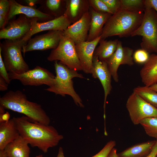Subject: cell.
Masks as SVG:
<instances>
[{
    "label": "cell",
    "mask_w": 157,
    "mask_h": 157,
    "mask_svg": "<svg viewBox=\"0 0 157 157\" xmlns=\"http://www.w3.org/2000/svg\"><path fill=\"white\" fill-rule=\"evenodd\" d=\"M91 74L94 78H98L103 86L104 91V118L105 124V109L108 96L112 90L111 78L112 76L109 69L107 62L100 61L97 57L93 56L92 67Z\"/></svg>",
    "instance_id": "obj_14"
},
{
    "label": "cell",
    "mask_w": 157,
    "mask_h": 157,
    "mask_svg": "<svg viewBox=\"0 0 157 157\" xmlns=\"http://www.w3.org/2000/svg\"><path fill=\"white\" fill-rule=\"evenodd\" d=\"M156 140L149 141L133 145L117 153L118 157H146L151 151Z\"/></svg>",
    "instance_id": "obj_23"
},
{
    "label": "cell",
    "mask_w": 157,
    "mask_h": 157,
    "mask_svg": "<svg viewBox=\"0 0 157 157\" xmlns=\"http://www.w3.org/2000/svg\"><path fill=\"white\" fill-rule=\"evenodd\" d=\"M37 18H31V27L28 33L22 39L26 44L33 35L45 31H64L72 24L65 15L48 21L40 22Z\"/></svg>",
    "instance_id": "obj_12"
},
{
    "label": "cell",
    "mask_w": 157,
    "mask_h": 157,
    "mask_svg": "<svg viewBox=\"0 0 157 157\" xmlns=\"http://www.w3.org/2000/svg\"><path fill=\"white\" fill-rule=\"evenodd\" d=\"M121 10L133 12H144V0H120Z\"/></svg>",
    "instance_id": "obj_27"
},
{
    "label": "cell",
    "mask_w": 157,
    "mask_h": 157,
    "mask_svg": "<svg viewBox=\"0 0 157 157\" xmlns=\"http://www.w3.org/2000/svg\"><path fill=\"white\" fill-rule=\"evenodd\" d=\"M107 157H118L116 149L113 148L110 151Z\"/></svg>",
    "instance_id": "obj_40"
},
{
    "label": "cell",
    "mask_w": 157,
    "mask_h": 157,
    "mask_svg": "<svg viewBox=\"0 0 157 157\" xmlns=\"http://www.w3.org/2000/svg\"><path fill=\"white\" fill-rule=\"evenodd\" d=\"M144 15V12H133L123 10L112 15L104 25L100 40L114 36L119 38L131 36L141 24Z\"/></svg>",
    "instance_id": "obj_3"
},
{
    "label": "cell",
    "mask_w": 157,
    "mask_h": 157,
    "mask_svg": "<svg viewBox=\"0 0 157 157\" xmlns=\"http://www.w3.org/2000/svg\"><path fill=\"white\" fill-rule=\"evenodd\" d=\"M149 87L157 92V83L150 86Z\"/></svg>",
    "instance_id": "obj_42"
},
{
    "label": "cell",
    "mask_w": 157,
    "mask_h": 157,
    "mask_svg": "<svg viewBox=\"0 0 157 157\" xmlns=\"http://www.w3.org/2000/svg\"><path fill=\"white\" fill-rule=\"evenodd\" d=\"M9 0H0V28H4L8 23V18L10 10Z\"/></svg>",
    "instance_id": "obj_29"
},
{
    "label": "cell",
    "mask_w": 157,
    "mask_h": 157,
    "mask_svg": "<svg viewBox=\"0 0 157 157\" xmlns=\"http://www.w3.org/2000/svg\"><path fill=\"white\" fill-rule=\"evenodd\" d=\"M91 18L89 10L79 20L71 24L63 31L64 34L75 44L86 41L90 28Z\"/></svg>",
    "instance_id": "obj_15"
},
{
    "label": "cell",
    "mask_w": 157,
    "mask_h": 157,
    "mask_svg": "<svg viewBox=\"0 0 157 157\" xmlns=\"http://www.w3.org/2000/svg\"><path fill=\"white\" fill-rule=\"evenodd\" d=\"M24 2L27 4V6L33 7V6L38 3H42V1L37 0H24Z\"/></svg>",
    "instance_id": "obj_38"
},
{
    "label": "cell",
    "mask_w": 157,
    "mask_h": 157,
    "mask_svg": "<svg viewBox=\"0 0 157 157\" xmlns=\"http://www.w3.org/2000/svg\"><path fill=\"white\" fill-rule=\"evenodd\" d=\"M91 15L90 28L86 41H91L99 36L103 28L112 15L108 13L98 12L90 7Z\"/></svg>",
    "instance_id": "obj_20"
},
{
    "label": "cell",
    "mask_w": 157,
    "mask_h": 157,
    "mask_svg": "<svg viewBox=\"0 0 157 157\" xmlns=\"http://www.w3.org/2000/svg\"><path fill=\"white\" fill-rule=\"evenodd\" d=\"M119 40H100L99 45L96 48L93 56L98 57L102 61L107 62L117 49Z\"/></svg>",
    "instance_id": "obj_24"
},
{
    "label": "cell",
    "mask_w": 157,
    "mask_h": 157,
    "mask_svg": "<svg viewBox=\"0 0 157 157\" xmlns=\"http://www.w3.org/2000/svg\"><path fill=\"white\" fill-rule=\"evenodd\" d=\"M90 9L89 0H67L64 14L72 24L89 12Z\"/></svg>",
    "instance_id": "obj_18"
},
{
    "label": "cell",
    "mask_w": 157,
    "mask_h": 157,
    "mask_svg": "<svg viewBox=\"0 0 157 157\" xmlns=\"http://www.w3.org/2000/svg\"><path fill=\"white\" fill-rule=\"evenodd\" d=\"M101 36L91 41H84L76 44L77 54L85 73L91 74L93 54Z\"/></svg>",
    "instance_id": "obj_16"
},
{
    "label": "cell",
    "mask_w": 157,
    "mask_h": 157,
    "mask_svg": "<svg viewBox=\"0 0 157 157\" xmlns=\"http://www.w3.org/2000/svg\"><path fill=\"white\" fill-rule=\"evenodd\" d=\"M13 117L20 135L31 146L44 153L63 138L52 126L33 122L25 116Z\"/></svg>",
    "instance_id": "obj_1"
},
{
    "label": "cell",
    "mask_w": 157,
    "mask_h": 157,
    "mask_svg": "<svg viewBox=\"0 0 157 157\" xmlns=\"http://www.w3.org/2000/svg\"><path fill=\"white\" fill-rule=\"evenodd\" d=\"M140 75L145 86L150 87L157 83V54L149 55L140 70Z\"/></svg>",
    "instance_id": "obj_21"
},
{
    "label": "cell",
    "mask_w": 157,
    "mask_h": 157,
    "mask_svg": "<svg viewBox=\"0 0 157 157\" xmlns=\"http://www.w3.org/2000/svg\"><path fill=\"white\" fill-rule=\"evenodd\" d=\"M133 54L132 49L123 47L122 42L119 40L117 50L107 61L112 77L115 82L119 81L117 72L120 65L132 66L134 64Z\"/></svg>",
    "instance_id": "obj_13"
},
{
    "label": "cell",
    "mask_w": 157,
    "mask_h": 157,
    "mask_svg": "<svg viewBox=\"0 0 157 157\" xmlns=\"http://www.w3.org/2000/svg\"><path fill=\"white\" fill-rule=\"evenodd\" d=\"M140 124L148 135L157 139V117L145 118L140 122Z\"/></svg>",
    "instance_id": "obj_28"
},
{
    "label": "cell",
    "mask_w": 157,
    "mask_h": 157,
    "mask_svg": "<svg viewBox=\"0 0 157 157\" xmlns=\"http://www.w3.org/2000/svg\"><path fill=\"white\" fill-rule=\"evenodd\" d=\"M156 157H157V156H156Z\"/></svg>",
    "instance_id": "obj_44"
},
{
    "label": "cell",
    "mask_w": 157,
    "mask_h": 157,
    "mask_svg": "<svg viewBox=\"0 0 157 157\" xmlns=\"http://www.w3.org/2000/svg\"><path fill=\"white\" fill-rule=\"evenodd\" d=\"M0 106L23 114L33 122L49 125L50 119L40 104L29 101L19 90H10L0 98Z\"/></svg>",
    "instance_id": "obj_2"
},
{
    "label": "cell",
    "mask_w": 157,
    "mask_h": 157,
    "mask_svg": "<svg viewBox=\"0 0 157 157\" xmlns=\"http://www.w3.org/2000/svg\"><path fill=\"white\" fill-rule=\"evenodd\" d=\"M145 8H152L157 12V0H144Z\"/></svg>",
    "instance_id": "obj_35"
},
{
    "label": "cell",
    "mask_w": 157,
    "mask_h": 157,
    "mask_svg": "<svg viewBox=\"0 0 157 157\" xmlns=\"http://www.w3.org/2000/svg\"><path fill=\"white\" fill-rule=\"evenodd\" d=\"M149 53L142 49L136 51L133 54V59L135 62L139 64H144L148 60Z\"/></svg>",
    "instance_id": "obj_31"
},
{
    "label": "cell",
    "mask_w": 157,
    "mask_h": 157,
    "mask_svg": "<svg viewBox=\"0 0 157 157\" xmlns=\"http://www.w3.org/2000/svg\"><path fill=\"white\" fill-rule=\"evenodd\" d=\"M28 143L20 135L0 151V157H29Z\"/></svg>",
    "instance_id": "obj_19"
},
{
    "label": "cell",
    "mask_w": 157,
    "mask_h": 157,
    "mask_svg": "<svg viewBox=\"0 0 157 157\" xmlns=\"http://www.w3.org/2000/svg\"><path fill=\"white\" fill-rule=\"evenodd\" d=\"M25 44L22 39L5 40L0 43L3 60L8 73L20 74L30 69L22 53V47Z\"/></svg>",
    "instance_id": "obj_6"
},
{
    "label": "cell",
    "mask_w": 157,
    "mask_h": 157,
    "mask_svg": "<svg viewBox=\"0 0 157 157\" xmlns=\"http://www.w3.org/2000/svg\"><path fill=\"white\" fill-rule=\"evenodd\" d=\"M10 115L8 112L0 114V123L8 121L10 119Z\"/></svg>",
    "instance_id": "obj_37"
},
{
    "label": "cell",
    "mask_w": 157,
    "mask_h": 157,
    "mask_svg": "<svg viewBox=\"0 0 157 157\" xmlns=\"http://www.w3.org/2000/svg\"><path fill=\"white\" fill-rule=\"evenodd\" d=\"M0 76L3 78L8 84L10 82L9 76L8 73L6 68L3 62L1 53V49L0 48Z\"/></svg>",
    "instance_id": "obj_34"
},
{
    "label": "cell",
    "mask_w": 157,
    "mask_h": 157,
    "mask_svg": "<svg viewBox=\"0 0 157 157\" xmlns=\"http://www.w3.org/2000/svg\"><path fill=\"white\" fill-rule=\"evenodd\" d=\"M116 144V142L115 141L110 140L106 144L99 152L91 157H107Z\"/></svg>",
    "instance_id": "obj_32"
},
{
    "label": "cell",
    "mask_w": 157,
    "mask_h": 157,
    "mask_svg": "<svg viewBox=\"0 0 157 157\" xmlns=\"http://www.w3.org/2000/svg\"><path fill=\"white\" fill-rule=\"evenodd\" d=\"M146 102L157 108V92L149 87L138 86L134 88L133 92Z\"/></svg>",
    "instance_id": "obj_26"
},
{
    "label": "cell",
    "mask_w": 157,
    "mask_h": 157,
    "mask_svg": "<svg viewBox=\"0 0 157 157\" xmlns=\"http://www.w3.org/2000/svg\"><path fill=\"white\" fill-rule=\"evenodd\" d=\"M10 10L8 18V22L17 15H23L29 18H37L47 22L55 18L53 17L34 7L22 5L14 0H9Z\"/></svg>",
    "instance_id": "obj_17"
},
{
    "label": "cell",
    "mask_w": 157,
    "mask_h": 157,
    "mask_svg": "<svg viewBox=\"0 0 157 157\" xmlns=\"http://www.w3.org/2000/svg\"><path fill=\"white\" fill-rule=\"evenodd\" d=\"M8 84L5 80L1 76H0V90L4 91L7 90Z\"/></svg>",
    "instance_id": "obj_36"
},
{
    "label": "cell",
    "mask_w": 157,
    "mask_h": 157,
    "mask_svg": "<svg viewBox=\"0 0 157 157\" xmlns=\"http://www.w3.org/2000/svg\"><path fill=\"white\" fill-rule=\"evenodd\" d=\"M142 37V49L149 53H157V12L153 8H146L142 23L131 37Z\"/></svg>",
    "instance_id": "obj_5"
},
{
    "label": "cell",
    "mask_w": 157,
    "mask_h": 157,
    "mask_svg": "<svg viewBox=\"0 0 157 157\" xmlns=\"http://www.w3.org/2000/svg\"><path fill=\"white\" fill-rule=\"evenodd\" d=\"M8 73L11 81L18 80L24 85L37 86L45 85L49 87L53 85L55 77L49 70L38 66L20 74Z\"/></svg>",
    "instance_id": "obj_9"
},
{
    "label": "cell",
    "mask_w": 157,
    "mask_h": 157,
    "mask_svg": "<svg viewBox=\"0 0 157 157\" xmlns=\"http://www.w3.org/2000/svg\"><path fill=\"white\" fill-rule=\"evenodd\" d=\"M126 107L131 121L135 125L139 124L145 118L157 117V108L133 92L128 97Z\"/></svg>",
    "instance_id": "obj_8"
},
{
    "label": "cell",
    "mask_w": 157,
    "mask_h": 157,
    "mask_svg": "<svg viewBox=\"0 0 157 157\" xmlns=\"http://www.w3.org/2000/svg\"><path fill=\"white\" fill-rule=\"evenodd\" d=\"M58 61H54L56 75L53 83L45 90L63 97L66 95H69L72 97L76 105L83 108L82 101L74 88L72 79L75 77L81 78L85 77L77 71L69 68Z\"/></svg>",
    "instance_id": "obj_4"
},
{
    "label": "cell",
    "mask_w": 157,
    "mask_h": 157,
    "mask_svg": "<svg viewBox=\"0 0 157 157\" xmlns=\"http://www.w3.org/2000/svg\"><path fill=\"white\" fill-rule=\"evenodd\" d=\"M31 18L21 15L11 20L8 26L0 31V39L11 40L22 39L30 30Z\"/></svg>",
    "instance_id": "obj_11"
},
{
    "label": "cell",
    "mask_w": 157,
    "mask_h": 157,
    "mask_svg": "<svg viewBox=\"0 0 157 157\" xmlns=\"http://www.w3.org/2000/svg\"><path fill=\"white\" fill-rule=\"evenodd\" d=\"M75 44L65 35L63 31L60 34L58 47L52 49L47 57L49 61L59 60L69 68L76 71L83 70L75 48Z\"/></svg>",
    "instance_id": "obj_7"
},
{
    "label": "cell",
    "mask_w": 157,
    "mask_h": 157,
    "mask_svg": "<svg viewBox=\"0 0 157 157\" xmlns=\"http://www.w3.org/2000/svg\"><path fill=\"white\" fill-rule=\"evenodd\" d=\"M44 6L48 14L55 18L63 15L65 12L66 0H47L44 1Z\"/></svg>",
    "instance_id": "obj_25"
},
{
    "label": "cell",
    "mask_w": 157,
    "mask_h": 157,
    "mask_svg": "<svg viewBox=\"0 0 157 157\" xmlns=\"http://www.w3.org/2000/svg\"><path fill=\"white\" fill-rule=\"evenodd\" d=\"M114 14L120 10L121 3L120 0H102Z\"/></svg>",
    "instance_id": "obj_33"
},
{
    "label": "cell",
    "mask_w": 157,
    "mask_h": 157,
    "mask_svg": "<svg viewBox=\"0 0 157 157\" xmlns=\"http://www.w3.org/2000/svg\"><path fill=\"white\" fill-rule=\"evenodd\" d=\"M157 156V139L151 151L146 157H156Z\"/></svg>",
    "instance_id": "obj_39"
},
{
    "label": "cell",
    "mask_w": 157,
    "mask_h": 157,
    "mask_svg": "<svg viewBox=\"0 0 157 157\" xmlns=\"http://www.w3.org/2000/svg\"><path fill=\"white\" fill-rule=\"evenodd\" d=\"M90 7L95 11L100 13H108L112 15L108 7L102 0H89Z\"/></svg>",
    "instance_id": "obj_30"
},
{
    "label": "cell",
    "mask_w": 157,
    "mask_h": 157,
    "mask_svg": "<svg viewBox=\"0 0 157 157\" xmlns=\"http://www.w3.org/2000/svg\"><path fill=\"white\" fill-rule=\"evenodd\" d=\"M63 31H49L46 33L31 38L22 47V51L24 55L27 52L33 51L56 49L59 44L60 34Z\"/></svg>",
    "instance_id": "obj_10"
},
{
    "label": "cell",
    "mask_w": 157,
    "mask_h": 157,
    "mask_svg": "<svg viewBox=\"0 0 157 157\" xmlns=\"http://www.w3.org/2000/svg\"><path fill=\"white\" fill-rule=\"evenodd\" d=\"M20 135L13 117L0 123V151Z\"/></svg>",
    "instance_id": "obj_22"
},
{
    "label": "cell",
    "mask_w": 157,
    "mask_h": 157,
    "mask_svg": "<svg viewBox=\"0 0 157 157\" xmlns=\"http://www.w3.org/2000/svg\"><path fill=\"white\" fill-rule=\"evenodd\" d=\"M42 155H40L36 156L35 157H42Z\"/></svg>",
    "instance_id": "obj_43"
},
{
    "label": "cell",
    "mask_w": 157,
    "mask_h": 157,
    "mask_svg": "<svg viewBox=\"0 0 157 157\" xmlns=\"http://www.w3.org/2000/svg\"><path fill=\"white\" fill-rule=\"evenodd\" d=\"M56 157H65L63 152V149L62 147H59L58 153Z\"/></svg>",
    "instance_id": "obj_41"
}]
</instances>
